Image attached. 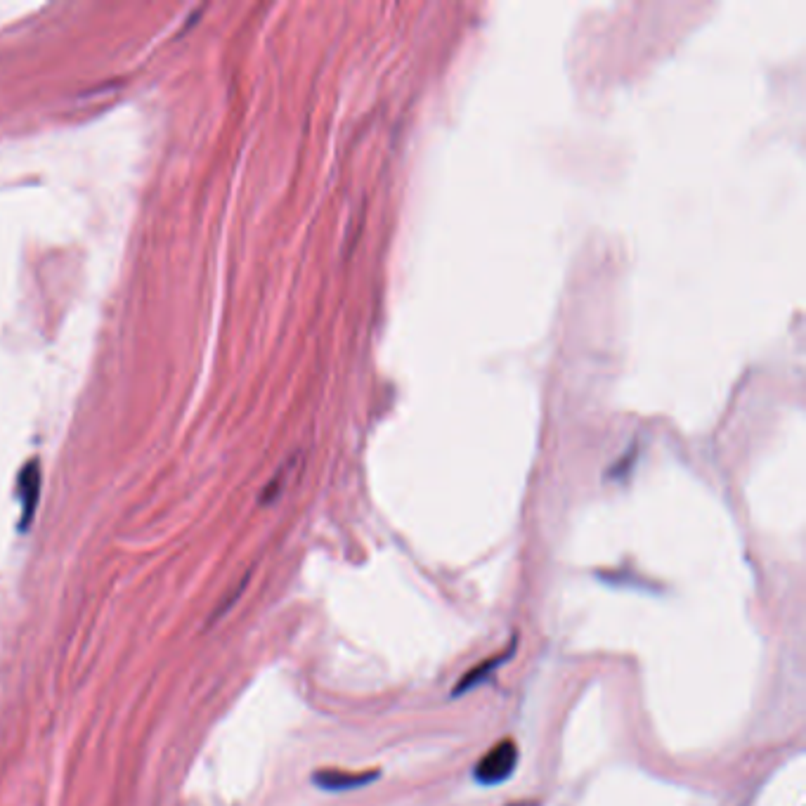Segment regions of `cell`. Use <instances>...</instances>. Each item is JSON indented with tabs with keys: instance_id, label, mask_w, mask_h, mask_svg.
I'll return each instance as SVG.
<instances>
[{
	"instance_id": "6da1fadb",
	"label": "cell",
	"mask_w": 806,
	"mask_h": 806,
	"mask_svg": "<svg viewBox=\"0 0 806 806\" xmlns=\"http://www.w3.org/2000/svg\"><path fill=\"white\" fill-rule=\"evenodd\" d=\"M516 764H518L516 743H513V740H502V743L494 745L492 750L476 764L473 778H476V783L492 788V785H499L504 783V780H509L513 776V771H516Z\"/></svg>"
},
{
	"instance_id": "3957f363",
	"label": "cell",
	"mask_w": 806,
	"mask_h": 806,
	"mask_svg": "<svg viewBox=\"0 0 806 806\" xmlns=\"http://www.w3.org/2000/svg\"><path fill=\"white\" fill-rule=\"evenodd\" d=\"M38 490H41V478H38L36 464L31 461V464L22 471V476H19V492H22V504H24V528L29 525L31 516H34Z\"/></svg>"
},
{
	"instance_id": "7a4b0ae2",
	"label": "cell",
	"mask_w": 806,
	"mask_h": 806,
	"mask_svg": "<svg viewBox=\"0 0 806 806\" xmlns=\"http://www.w3.org/2000/svg\"><path fill=\"white\" fill-rule=\"evenodd\" d=\"M379 778V771H364V773H348V771H334V769H324L317 771L312 776V783L320 790L327 792H343V790H355L364 788L372 780Z\"/></svg>"
},
{
	"instance_id": "277c9868",
	"label": "cell",
	"mask_w": 806,
	"mask_h": 806,
	"mask_svg": "<svg viewBox=\"0 0 806 806\" xmlns=\"http://www.w3.org/2000/svg\"><path fill=\"white\" fill-rule=\"evenodd\" d=\"M511 653H513V646H511V650H506V655H497V658L487 660V662H483V665L473 667L471 672H466L464 679H461L457 684V688H454V695H464V693L471 691V688H476V686L483 684L487 676H492L494 669H497L499 665H502V662H506L511 658Z\"/></svg>"
},
{
	"instance_id": "5b68a950",
	"label": "cell",
	"mask_w": 806,
	"mask_h": 806,
	"mask_svg": "<svg viewBox=\"0 0 806 806\" xmlns=\"http://www.w3.org/2000/svg\"><path fill=\"white\" fill-rule=\"evenodd\" d=\"M511 806H539L537 802H513Z\"/></svg>"
}]
</instances>
